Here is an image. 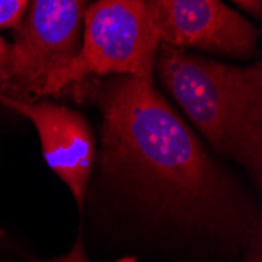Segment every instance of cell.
<instances>
[{"label":"cell","mask_w":262,"mask_h":262,"mask_svg":"<svg viewBox=\"0 0 262 262\" xmlns=\"http://www.w3.org/2000/svg\"><path fill=\"white\" fill-rule=\"evenodd\" d=\"M99 105L107 174L182 226L225 241L253 237V210L152 80L116 76Z\"/></svg>","instance_id":"cell-1"},{"label":"cell","mask_w":262,"mask_h":262,"mask_svg":"<svg viewBox=\"0 0 262 262\" xmlns=\"http://www.w3.org/2000/svg\"><path fill=\"white\" fill-rule=\"evenodd\" d=\"M160 42L235 58L256 52L259 32L223 0H151Z\"/></svg>","instance_id":"cell-5"},{"label":"cell","mask_w":262,"mask_h":262,"mask_svg":"<svg viewBox=\"0 0 262 262\" xmlns=\"http://www.w3.org/2000/svg\"><path fill=\"white\" fill-rule=\"evenodd\" d=\"M160 44L151 0H96L85 10L76 57L46 83L41 96L90 76L152 80Z\"/></svg>","instance_id":"cell-3"},{"label":"cell","mask_w":262,"mask_h":262,"mask_svg":"<svg viewBox=\"0 0 262 262\" xmlns=\"http://www.w3.org/2000/svg\"><path fill=\"white\" fill-rule=\"evenodd\" d=\"M10 63H11V44L0 35V94H5L10 82Z\"/></svg>","instance_id":"cell-8"},{"label":"cell","mask_w":262,"mask_h":262,"mask_svg":"<svg viewBox=\"0 0 262 262\" xmlns=\"http://www.w3.org/2000/svg\"><path fill=\"white\" fill-rule=\"evenodd\" d=\"M88 0H30L11 44L7 96L35 101L80 47Z\"/></svg>","instance_id":"cell-4"},{"label":"cell","mask_w":262,"mask_h":262,"mask_svg":"<svg viewBox=\"0 0 262 262\" xmlns=\"http://www.w3.org/2000/svg\"><path fill=\"white\" fill-rule=\"evenodd\" d=\"M237 5H241L244 10H247L248 13L254 14V16H260V10H262V0H232Z\"/></svg>","instance_id":"cell-10"},{"label":"cell","mask_w":262,"mask_h":262,"mask_svg":"<svg viewBox=\"0 0 262 262\" xmlns=\"http://www.w3.org/2000/svg\"><path fill=\"white\" fill-rule=\"evenodd\" d=\"M0 104L32 121L46 163L68 185L82 209L96 159V143L86 118L52 101H24L0 94Z\"/></svg>","instance_id":"cell-6"},{"label":"cell","mask_w":262,"mask_h":262,"mask_svg":"<svg viewBox=\"0 0 262 262\" xmlns=\"http://www.w3.org/2000/svg\"><path fill=\"white\" fill-rule=\"evenodd\" d=\"M49 262H90L85 256V251H83V247H82V239L79 237L74 248L71 250L68 254L58 257V259H54V260H49ZM116 262H135V259L132 257H124L121 260H116Z\"/></svg>","instance_id":"cell-9"},{"label":"cell","mask_w":262,"mask_h":262,"mask_svg":"<svg viewBox=\"0 0 262 262\" xmlns=\"http://www.w3.org/2000/svg\"><path fill=\"white\" fill-rule=\"evenodd\" d=\"M30 0H0V30L17 29Z\"/></svg>","instance_id":"cell-7"},{"label":"cell","mask_w":262,"mask_h":262,"mask_svg":"<svg viewBox=\"0 0 262 262\" xmlns=\"http://www.w3.org/2000/svg\"><path fill=\"white\" fill-rule=\"evenodd\" d=\"M156 68L163 88L209 145L241 163L260 187V63L232 66L160 44Z\"/></svg>","instance_id":"cell-2"}]
</instances>
